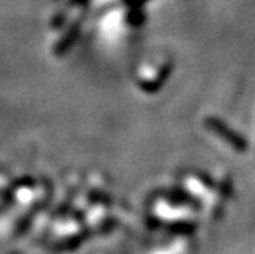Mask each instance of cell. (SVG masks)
<instances>
[{
    "label": "cell",
    "instance_id": "cell-1",
    "mask_svg": "<svg viewBox=\"0 0 255 254\" xmlns=\"http://www.w3.org/2000/svg\"><path fill=\"white\" fill-rule=\"evenodd\" d=\"M206 124L210 126L216 133H219L222 138H225V140H226L229 144H233L234 147H237V149H240V150H243V149L246 147V143H245L243 138H242L239 133H236L234 130H231V129H229L225 123H222L220 120L208 118V120H206Z\"/></svg>",
    "mask_w": 255,
    "mask_h": 254
},
{
    "label": "cell",
    "instance_id": "cell-2",
    "mask_svg": "<svg viewBox=\"0 0 255 254\" xmlns=\"http://www.w3.org/2000/svg\"><path fill=\"white\" fill-rule=\"evenodd\" d=\"M131 2H134V3L137 2V3H139V2H144V0H131Z\"/></svg>",
    "mask_w": 255,
    "mask_h": 254
}]
</instances>
